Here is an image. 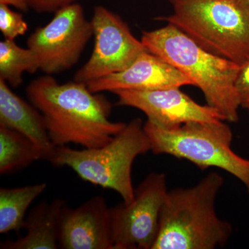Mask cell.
Returning <instances> with one entry per match:
<instances>
[{
    "label": "cell",
    "instance_id": "cell-1",
    "mask_svg": "<svg viewBox=\"0 0 249 249\" xmlns=\"http://www.w3.org/2000/svg\"><path fill=\"white\" fill-rule=\"evenodd\" d=\"M26 92L43 115L55 147L69 143L88 149L104 146L127 124L109 120L110 102L103 95L91 92L85 83L60 84L45 75L31 82Z\"/></svg>",
    "mask_w": 249,
    "mask_h": 249
},
{
    "label": "cell",
    "instance_id": "cell-2",
    "mask_svg": "<svg viewBox=\"0 0 249 249\" xmlns=\"http://www.w3.org/2000/svg\"><path fill=\"white\" fill-rule=\"evenodd\" d=\"M147 51L173 65L204 93L208 106L225 121L237 122L240 108L235 89L240 65L206 50L171 24L144 31Z\"/></svg>",
    "mask_w": 249,
    "mask_h": 249
},
{
    "label": "cell",
    "instance_id": "cell-3",
    "mask_svg": "<svg viewBox=\"0 0 249 249\" xmlns=\"http://www.w3.org/2000/svg\"><path fill=\"white\" fill-rule=\"evenodd\" d=\"M224 178L211 172L197 184L168 191L152 249H214L225 247L232 227L217 215V196Z\"/></svg>",
    "mask_w": 249,
    "mask_h": 249
},
{
    "label": "cell",
    "instance_id": "cell-4",
    "mask_svg": "<svg viewBox=\"0 0 249 249\" xmlns=\"http://www.w3.org/2000/svg\"><path fill=\"white\" fill-rule=\"evenodd\" d=\"M173 13L160 20L203 48L237 65L249 60V7L242 0H169Z\"/></svg>",
    "mask_w": 249,
    "mask_h": 249
},
{
    "label": "cell",
    "instance_id": "cell-5",
    "mask_svg": "<svg viewBox=\"0 0 249 249\" xmlns=\"http://www.w3.org/2000/svg\"><path fill=\"white\" fill-rule=\"evenodd\" d=\"M150 150L144 124L137 118L104 146L83 150L56 147L49 162L71 168L82 179L112 190L128 203L134 199L135 191L132 178L134 160Z\"/></svg>",
    "mask_w": 249,
    "mask_h": 249
},
{
    "label": "cell",
    "instance_id": "cell-6",
    "mask_svg": "<svg viewBox=\"0 0 249 249\" xmlns=\"http://www.w3.org/2000/svg\"><path fill=\"white\" fill-rule=\"evenodd\" d=\"M223 120L189 122L164 129L147 121L144 129L155 155L186 160L201 170L217 168L243 183L249 193V160L232 150V129Z\"/></svg>",
    "mask_w": 249,
    "mask_h": 249
},
{
    "label": "cell",
    "instance_id": "cell-7",
    "mask_svg": "<svg viewBox=\"0 0 249 249\" xmlns=\"http://www.w3.org/2000/svg\"><path fill=\"white\" fill-rule=\"evenodd\" d=\"M93 36L91 20L85 18L83 7L73 3L58 10L48 24L37 28L27 46L40 71L52 76L74 66Z\"/></svg>",
    "mask_w": 249,
    "mask_h": 249
},
{
    "label": "cell",
    "instance_id": "cell-8",
    "mask_svg": "<svg viewBox=\"0 0 249 249\" xmlns=\"http://www.w3.org/2000/svg\"><path fill=\"white\" fill-rule=\"evenodd\" d=\"M165 174L151 173L134 191V199L110 208L114 249H152L168 193Z\"/></svg>",
    "mask_w": 249,
    "mask_h": 249
},
{
    "label": "cell",
    "instance_id": "cell-9",
    "mask_svg": "<svg viewBox=\"0 0 249 249\" xmlns=\"http://www.w3.org/2000/svg\"><path fill=\"white\" fill-rule=\"evenodd\" d=\"M91 22L94 36L92 53L74 76V81L86 85L125 70L146 51L120 16L107 8L96 6Z\"/></svg>",
    "mask_w": 249,
    "mask_h": 249
},
{
    "label": "cell",
    "instance_id": "cell-10",
    "mask_svg": "<svg viewBox=\"0 0 249 249\" xmlns=\"http://www.w3.org/2000/svg\"><path fill=\"white\" fill-rule=\"evenodd\" d=\"M180 88L119 90L113 93L118 97V106L139 109L147 121L162 128H175L189 122L224 121L216 109L199 105Z\"/></svg>",
    "mask_w": 249,
    "mask_h": 249
},
{
    "label": "cell",
    "instance_id": "cell-11",
    "mask_svg": "<svg viewBox=\"0 0 249 249\" xmlns=\"http://www.w3.org/2000/svg\"><path fill=\"white\" fill-rule=\"evenodd\" d=\"M59 248L114 249L110 208L103 196H93L76 209L62 210Z\"/></svg>",
    "mask_w": 249,
    "mask_h": 249
},
{
    "label": "cell",
    "instance_id": "cell-12",
    "mask_svg": "<svg viewBox=\"0 0 249 249\" xmlns=\"http://www.w3.org/2000/svg\"><path fill=\"white\" fill-rule=\"evenodd\" d=\"M91 92L119 90H148L193 85L173 65L145 51L127 68L87 84Z\"/></svg>",
    "mask_w": 249,
    "mask_h": 249
},
{
    "label": "cell",
    "instance_id": "cell-13",
    "mask_svg": "<svg viewBox=\"0 0 249 249\" xmlns=\"http://www.w3.org/2000/svg\"><path fill=\"white\" fill-rule=\"evenodd\" d=\"M0 126L14 129L25 136L37 146L43 160H50L55 150L44 116L31 103H27L0 79Z\"/></svg>",
    "mask_w": 249,
    "mask_h": 249
},
{
    "label": "cell",
    "instance_id": "cell-14",
    "mask_svg": "<svg viewBox=\"0 0 249 249\" xmlns=\"http://www.w3.org/2000/svg\"><path fill=\"white\" fill-rule=\"evenodd\" d=\"M66 206L62 199L42 201L29 211L24 222L27 233L17 240L1 242V249H59V226L62 211Z\"/></svg>",
    "mask_w": 249,
    "mask_h": 249
},
{
    "label": "cell",
    "instance_id": "cell-15",
    "mask_svg": "<svg viewBox=\"0 0 249 249\" xmlns=\"http://www.w3.org/2000/svg\"><path fill=\"white\" fill-rule=\"evenodd\" d=\"M47 188V183H40L0 188V233L19 232L24 229L29 206Z\"/></svg>",
    "mask_w": 249,
    "mask_h": 249
},
{
    "label": "cell",
    "instance_id": "cell-16",
    "mask_svg": "<svg viewBox=\"0 0 249 249\" xmlns=\"http://www.w3.org/2000/svg\"><path fill=\"white\" fill-rule=\"evenodd\" d=\"M37 160H43V157L30 139L0 126V175L16 173Z\"/></svg>",
    "mask_w": 249,
    "mask_h": 249
},
{
    "label": "cell",
    "instance_id": "cell-17",
    "mask_svg": "<svg viewBox=\"0 0 249 249\" xmlns=\"http://www.w3.org/2000/svg\"><path fill=\"white\" fill-rule=\"evenodd\" d=\"M40 70L38 61L30 49L18 46L15 40L0 42V79L14 88L22 83L24 72L34 73Z\"/></svg>",
    "mask_w": 249,
    "mask_h": 249
},
{
    "label": "cell",
    "instance_id": "cell-18",
    "mask_svg": "<svg viewBox=\"0 0 249 249\" xmlns=\"http://www.w3.org/2000/svg\"><path fill=\"white\" fill-rule=\"evenodd\" d=\"M0 31L5 39L15 40L27 33L28 24L22 14L12 11L9 6L0 4Z\"/></svg>",
    "mask_w": 249,
    "mask_h": 249
},
{
    "label": "cell",
    "instance_id": "cell-19",
    "mask_svg": "<svg viewBox=\"0 0 249 249\" xmlns=\"http://www.w3.org/2000/svg\"><path fill=\"white\" fill-rule=\"evenodd\" d=\"M235 85L240 108L249 113V60L241 65Z\"/></svg>",
    "mask_w": 249,
    "mask_h": 249
},
{
    "label": "cell",
    "instance_id": "cell-20",
    "mask_svg": "<svg viewBox=\"0 0 249 249\" xmlns=\"http://www.w3.org/2000/svg\"><path fill=\"white\" fill-rule=\"evenodd\" d=\"M77 0H29V6L37 13H55Z\"/></svg>",
    "mask_w": 249,
    "mask_h": 249
},
{
    "label": "cell",
    "instance_id": "cell-21",
    "mask_svg": "<svg viewBox=\"0 0 249 249\" xmlns=\"http://www.w3.org/2000/svg\"><path fill=\"white\" fill-rule=\"evenodd\" d=\"M0 4L13 6L22 11H27L30 7L29 0H0Z\"/></svg>",
    "mask_w": 249,
    "mask_h": 249
},
{
    "label": "cell",
    "instance_id": "cell-22",
    "mask_svg": "<svg viewBox=\"0 0 249 249\" xmlns=\"http://www.w3.org/2000/svg\"><path fill=\"white\" fill-rule=\"evenodd\" d=\"M245 4H247L249 7V0H242Z\"/></svg>",
    "mask_w": 249,
    "mask_h": 249
}]
</instances>
